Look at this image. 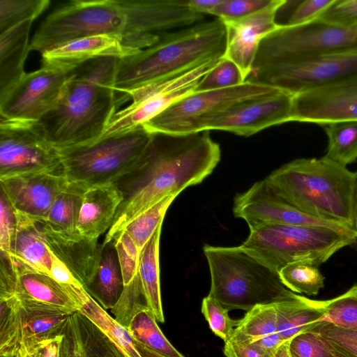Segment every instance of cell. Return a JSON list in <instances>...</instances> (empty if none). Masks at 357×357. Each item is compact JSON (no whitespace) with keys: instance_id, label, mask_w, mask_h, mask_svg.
Here are the masks:
<instances>
[{"instance_id":"obj_3","label":"cell","mask_w":357,"mask_h":357,"mask_svg":"<svg viewBox=\"0 0 357 357\" xmlns=\"http://www.w3.org/2000/svg\"><path fill=\"white\" fill-rule=\"evenodd\" d=\"M119 58L105 56L73 70L54 107L35 130L57 149L98 139L120 105L114 89Z\"/></svg>"},{"instance_id":"obj_12","label":"cell","mask_w":357,"mask_h":357,"mask_svg":"<svg viewBox=\"0 0 357 357\" xmlns=\"http://www.w3.org/2000/svg\"><path fill=\"white\" fill-rule=\"evenodd\" d=\"M220 59L208 60L185 73L128 93L123 98V102L131 100V103L112 116L100 137L126 132L144 125L178 100L195 91L204 76Z\"/></svg>"},{"instance_id":"obj_39","label":"cell","mask_w":357,"mask_h":357,"mask_svg":"<svg viewBox=\"0 0 357 357\" xmlns=\"http://www.w3.org/2000/svg\"><path fill=\"white\" fill-rule=\"evenodd\" d=\"M306 331L319 335L336 357H357V330L321 321Z\"/></svg>"},{"instance_id":"obj_22","label":"cell","mask_w":357,"mask_h":357,"mask_svg":"<svg viewBox=\"0 0 357 357\" xmlns=\"http://www.w3.org/2000/svg\"><path fill=\"white\" fill-rule=\"evenodd\" d=\"M60 357H126L80 311L72 314L62 333Z\"/></svg>"},{"instance_id":"obj_37","label":"cell","mask_w":357,"mask_h":357,"mask_svg":"<svg viewBox=\"0 0 357 357\" xmlns=\"http://www.w3.org/2000/svg\"><path fill=\"white\" fill-rule=\"evenodd\" d=\"M178 195H169L160 200L137 216L123 229L132 238L139 253L158 227L162 225L168 208Z\"/></svg>"},{"instance_id":"obj_44","label":"cell","mask_w":357,"mask_h":357,"mask_svg":"<svg viewBox=\"0 0 357 357\" xmlns=\"http://www.w3.org/2000/svg\"><path fill=\"white\" fill-rule=\"evenodd\" d=\"M201 310L212 332L225 342L228 341L239 320L230 318L229 310L208 295L203 298Z\"/></svg>"},{"instance_id":"obj_29","label":"cell","mask_w":357,"mask_h":357,"mask_svg":"<svg viewBox=\"0 0 357 357\" xmlns=\"http://www.w3.org/2000/svg\"><path fill=\"white\" fill-rule=\"evenodd\" d=\"M274 306L278 331L282 342L305 332L314 324L323 321L325 317V310L320 301L296 294L292 298L275 303Z\"/></svg>"},{"instance_id":"obj_2","label":"cell","mask_w":357,"mask_h":357,"mask_svg":"<svg viewBox=\"0 0 357 357\" xmlns=\"http://www.w3.org/2000/svg\"><path fill=\"white\" fill-rule=\"evenodd\" d=\"M204 15L183 0H73L52 10L31 39L41 54L67 42L95 35L146 38L192 26Z\"/></svg>"},{"instance_id":"obj_10","label":"cell","mask_w":357,"mask_h":357,"mask_svg":"<svg viewBox=\"0 0 357 357\" xmlns=\"http://www.w3.org/2000/svg\"><path fill=\"white\" fill-rule=\"evenodd\" d=\"M354 79H357V47L254 67L246 81L296 95Z\"/></svg>"},{"instance_id":"obj_58","label":"cell","mask_w":357,"mask_h":357,"mask_svg":"<svg viewBox=\"0 0 357 357\" xmlns=\"http://www.w3.org/2000/svg\"><path fill=\"white\" fill-rule=\"evenodd\" d=\"M0 357H22V351H19L18 352L7 354V355H0Z\"/></svg>"},{"instance_id":"obj_11","label":"cell","mask_w":357,"mask_h":357,"mask_svg":"<svg viewBox=\"0 0 357 357\" xmlns=\"http://www.w3.org/2000/svg\"><path fill=\"white\" fill-rule=\"evenodd\" d=\"M355 47H357V31L319 18L296 26L280 24L260 43L252 68Z\"/></svg>"},{"instance_id":"obj_14","label":"cell","mask_w":357,"mask_h":357,"mask_svg":"<svg viewBox=\"0 0 357 357\" xmlns=\"http://www.w3.org/2000/svg\"><path fill=\"white\" fill-rule=\"evenodd\" d=\"M70 73L43 67L26 73L0 98V117L27 122L38 121L54 107Z\"/></svg>"},{"instance_id":"obj_36","label":"cell","mask_w":357,"mask_h":357,"mask_svg":"<svg viewBox=\"0 0 357 357\" xmlns=\"http://www.w3.org/2000/svg\"><path fill=\"white\" fill-rule=\"evenodd\" d=\"M279 275L284 286L294 293L314 296L324 286L319 266L307 262L289 264L279 271Z\"/></svg>"},{"instance_id":"obj_24","label":"cell","mask_w":357,"mask_h":357,"mask_svg":"<svg viewBox=\"0 0 357 357\" xmlns=\"http://www.w3.org/2000/svg\"><path fill=\"white\" fill-rule=\"evenodd\" d=\"M123 197L116 184L90 188L85 190L77 222V231L98 239L111 227Z\"/></svg>"},{"instance_id":"obj_50","label":"cell","mask_w":357,"mask_h":357,"mask_svg":"<svg viewBox=\"0 0 357 357\" xmlns=\"http://www.w3.org/2000/svg\"><path fill=\"white\" fill-rule=\"evenodd\" d=\"M333 1L334 0L298 1L284 25L296 26L312 21L317 18Z\"/></svg>"},{"instance_id":"obj_31","label":"cell","mask_w":357,"mask_h":357,"mask_svg":"<svg viewBox=\"0 0 357 357\" xmlns=\"http://www.w3.org/2000/svg\"><path fill=\"white\" fill-rule=\"evenodd\" d=\"M162 225L147 242L139 256L138 274L151 310L157 321L165 322L160 287L159 245Z\"/></svg>"},{"instance_id":"obj_53","label":"cell","mask_w":357,"mask_h":357,"mask_svg":"<svg viewBox=\"0 0 357 357\" xmlns=\"http://www.w3.org/2000/svg\"><path fill=\"white\" fill-rule=\"evenodd\" d=\"M62 335L41 342L26 351L29 357H60Z\"/></svg>"},{"instance_id":"obj_20","label":"cell","mask_w":357,"mask_h":357,"mask_svg":"<svg viewBox=\"0 0 357 357\" xmlns=\"http://www.w3.org/2000/svg\"><path fill=\"white\" fill-rule=\"evenodd\" d=\"M1 192L15 212L39 222L68 185L60 173H38L1 179Z\"/></svg>"},{"instance_id":"obj_9","label":"cell","mask_w":357,"mask_h":357,"mask_svg":"<svg viewBox=\"0 0 357 357\" xmlns=\"http://www.w3.org/2000/svg\"><path fill=\"white\" fill-rule=\"evenodd\" d=\"M282 91L247 81L225 89L195 91L143 126L150 132L189 135L202 132L208 122L231 106L272 96Z\"/></svg>"},{"instance_id":"obj_48","label":"cell","mask_w":357,"mask_h":357,"mask_svg":"<svg viewBox=\"0 0 357 357\" xmlns=\"http://www.w3.org/2000/svg\"><path fill=\"white\" fill-rule=\"evenodd\" d=\"M317 18L349 30L357 31V0H334Z\"/></svg>"},{"instance_id":"obj_1","label":"cell","mask_w":357,"mask_h":357,"mask_svg":"<svg viewBox=\"0 0 357 357\" xmlns=\"http://www.w3.org/2000/svg\"><path fill=\"white\" fill-rule=\"evenodd\" d=\"M220 158V145L208 130L189 135L151 132L138 167L116 183L123 199L102 245L113 242L127 225L160 200L202 183Z\"/></svg>"},{"instance_id":"obj_54","label":"cell","mask_w":357,"mask_h":357,"mask_svg":"<svg viewBox=\"0 0 357 357\" xmlns=\"http://www.w3.org/2000/svg\"><path fill=\"white\" fill-rule=\"evenodd\" d=\"M222 0H190L186 1L188 6L200 14H208Z\"/></svg>"},{"instance_id":"obj_45","label":"cell","mask_w":357,"mask_h":357,"mask_svg":"<svg viewBox=\"0 0 357 357\" xmlns=\"http://www.w3.org/2000/svg\"><path fill=\"white\" fill-rule=\"evenodd\" d=\"M116 251L124 286L129 284L138 273L140 253L130 236L121 231L113 241Z\"/></svg>"},{"instance_id":"obj_6","label":"cell","mask_w":357,"mask_h":357,"mask_svg":"<svg viewBox=\"0 0 357 357\" xmlns=\"http://www.w3.org/2000/svg\"><path fill=\"white\" fill-rule=\"evenodd\" d=\"M203 252L211 274L208 296L229 311H248L258 305L275 304L295 293L282 283L279 273L241 245H205Z\"/></svg>"},{"instance_id":"obj_19","label":"cell","mask_w":357,"mask_h":357,"mask_svg":"<svg viewBox=\"0 0 357 357\" xmlns=\"http://www.w3.org/2000/svg\"><path fill=\"white\" fill-rule=\"evenodd\" d=\"M287 2L272 0L264 8L245 17L225 22L227 32L224 56L241 70L245 82L249 76L263 39L280 26L276 15Z\"/></svg>"},{"instance_id":"obj_34","label":"cell","mask_w":357,"mask_h":357,"mask_svg":"<svg viewBox=\"0 0 357 357\" xmlns=\"http://www.w3.org/2000/svg\"><path fill=\"white\" fill-rule=\"evenodd\" d=\"M126 329L135 340L165 357H185L162 333L150 308L137 312Z\"/></svg>"},{"instance_id":"obj_28","label":"cell","mask_w":357,"mask_h":357,"mask_svg":"<svg viewBox=\"0 0 357 357\" xmlns=\"http://www.w3.org/2000/svg\"><path fill=\"white\" fill-rule=\"evenodd\" d=\"M33 21L22 22L0 34V98L26 73L24 65L30 51Z\"/></svg>"},{"instance_id":"obj_13","label":"cell","mask_w":357,"mask_h":357,"mask_svg":"<svg viewBox=\"0 0 357 357\" xmlns=\"http://www.w3.org/2000/svg\"><path fill=\"white\" fill-rule=\"evenodd\" d=\"M60 172L59 150L38 133L33 122L0 117V180Z\"/></svg>"},{"instance_id":"obj_30","label":"cell","mask_w":357,"mask_h":357,"mask_svg":"<svg viewBox=\"0 0 357 357\" xmlns=\"http://www.w3.org/2000/svg\"><path fill=\"white\" fill-rule=\"evenodd\" d=\"M102 248L96 274L85 289L106 310L116 305L123 292L124 283L114 245L110 243Z\"/></svg>"},{"instance_id":"obj_52","label":"cell","mask_w":357,"mask_h":357,"mask_svg":"<svg viewBox=\"0 0 357 357\" xmlns=\"http://www.w3.org/2000/svg\"><path fill=\"white\" fill-rule=\"evenodd\" d=\"M223 351L226 357H268L254 344L231 339L225 342Z\"/></svg>"},{"instance_id":"obj_41","label":"cell","mask_w":357,"mask_h":357,"mask_svg":"<svg viewBox=\"0 0 357 357\" xmlns=\"http://www.w3.org/2000/svg\"><path fill=\"white\" fill-rule=\"evenodd\" d=\"M320 303L325 310L323 321L357 330V284L334 298Z\"/></svg>"},{"instance_id":"obj_49","label":"cell","mask_w":357,"mask_h":357,"mask_svg":"<svg viewBox=\"0 0 357 357\" xmlns=\"http://www.w3.org/2000/svg\"><path fill=\"white\" fill-rule=\"evenodd\" d=\"M16 227L15 211L1 192L0 202V250L1 256L10 260L11 245L14 238Z\"/></svg>"},{"instance_id":"obj_59","label":"cell","mask_w":357,"mask_h":357,"mask_svg":"<svg viewBox=\"0 0 357 357\" xmlns=\"http://www.w3.org/2000/svg\"><path fill=\"white\" fill-rule=\"evenodd\" d=\"M21 351H22V357H29L28 352L25 349H21Z\"/></svg>"},{"instance_id":"obj_26","label":"cell","mask_w":357,"mask_h":357,"mask_svg":"<svg viewBox=\"0 0 357 357\" xmlns=\"http://www.w3.org/2000/svg\"><path fill=\"white\" fill-rule=\"evenodd\" d=\"M13 271L15 275L13 295L19 300L45 305L70 313L82 308V305L71 292L50 275L32 271Z\"/></svg>"},{"instance_id":"obj_32","label":"cell","mask_w":357,"mask_h":357,"mask_svg":"<svg viewBox=\"0 0 357 357\" xmlns=\"http://www.w3.org/2000/svg\"><path fill=\"white\" fill-rule=\"evenodd\" d=\"M85 190L68 183L56 197L45 218L39 223L64 234L77 231V222Z\"/></svg>"},{"instance_id":"obj_55","label":"cell","mask_w":357,"mask_h":357,"mask_svg":"<svg viewBox=\"0 0 357 357\" xmlns=\"http://www.w3.org/2000/svg\"><path fill=\"white\" fill-rule=\"evenodd\" d=\"M136 349L142 357H165L134 340Z\"/></svg>"},{"instance_id":"obj_33","label":"cell","mask_w":357,"mask_h":357,"mask_svg":"<svg viewBox=\"0 0 357 357\" xmlns=\"http://www.w3.org/2000/svg\"><path fill=\"white\" fill-rule=\"evenodd\" d=\"M79 311L91 320L126 357H142L128 331L89 294L82 301Z\"/></svg>"},{"instance_id":"obj_16","label":"cell","mask_w":357,"mask_h":357,"mask_svg":"<svg viewBox=\"0 0 357 357\" xmlns=\"http://www.w3.org/2000/svg\"><path fill=\"white\" fill-rule=\"evenodd\" d=\"M159 38L130 39L114 35H95L77 38L41 54V67L69 73L84 63L105 56L123 58L146 48Z\"/></svg>"},{"instance_id":"obj_15","label":"cell","mask_w":357,"mask_h":357,"mask_svg":"<svg viewBox=\"0 0 357 357\" xmlns=\"http://www.w3.org/2000/svg\"><path fill=\"white\" fill-rule=\"evenodd\" d=\"M232 209L234 216L243 219L250 229L265 225L349 227L298 210L278 196L265 178L255 183L248 190L237 194Z\"/></svg>"},{"instance_id":"obj_43","label":"cell","mask_w":357,"mask_h":357,"mask_svg":"<svg viewBox=\"0 0 357 357\" xmlns=\"http://www.w3.org/2000/svg\"><path fill=\"white\" fill-rule=\"evenodd\" d=\"M244 82L243 74L237 65L223 56L204 76L195 91L225 89Z\"/></svg>"},{"instance_id":"obj_8","label":"cell","mask_w":357,"mask_h":357,"mask_svg":"<svg viewBox=\"0 0 357 357\" xmlns=\"http://www.w3.org/2000/svg\"><path fill=\"white\" fill-rule=\"evenodd\" d=\"M151 132L144 126L73 147L58 149L68 182L84 190L116 184L138 167Z\"/></svg>"},{"instance_id":"obj_57","label":"cell","mask_w":357,"mask_h":357,"mask_svg":"<svg viewBox=\"0 0 357 357\" xmlns=\"http://www.w3.org/2000/svg\"><path fill=\"white\" fill-rule=\"evenodd\" d=\"M353 218H354V227L357 231V190L355 197L354 211H353Z\"/></svg>"},{"instance_id":"obj_25","label":"cell","mask_w":357,"mask_h":357,"mask_svg":"<svg viewBox=\"0 0 357 357\" xmlns=\"http://www.w3.org/2000/svg\"><path fill=\"white\" fill-rule=\"evenodd\" d=\"M19 301L20 348L26 351L41 342L62 335L69 317L73 314L34 302Z\"/></svg>"},{"instance_id":"obj_46","label":"cell","mask_w":357,"mask_h":357,"mask_svg":"<svg viewBox=\"0 0 357 357\" xmlns=\"http://www.w3.org/2000/svg\"><path fill=\"white\" fill-rule=\"evenodd\" d=\"M272 0H222L209 13L222 22L239 20L270 4Z\"/></svg>"},{"instance_id":"obj_7","label":"cell","mask_w":357,"mask_h":357,"mask_svg":"<svg viewBox=\"0 0 357 357\" xmlns=\"http://www.w3.org/2000/svg\"><path fill=\"white\" fill-rule=\"evenodd\" d=\"M356 241L357 231L351 227L265 225L250 229L249 236L241 246L279 273L294 262L319 266Z\"/></svg>"},{"instance_id":"obj_56","label":"cell","mask_w":357,"mask_h":357,"mask_svg":"<svg viewBox=\"0 0 357 357\" xmlns=\"http://www.w3.org/2000/svg\"><path fill=\"white\" fill-rule=\"evenodd\" d=\"M289 345V341L282 342L276 349L273 357H291Z\"/></svg>"},{"instance_id":"obj_51","label":"cell","mask_w":357,"mask_h":357,"mask_svg":"<svg viewBox=\"0 0 357 357\" xmlns=\"http://www.w3.org/2000/svg\"><path fill=\"white\" fill-rule=\"evenodd\" d=\"M51 255L52 264L50 275L56 282L66 287L76 299L78 293L84 289V286L61 261L52 252Z\"/></svg>"},{"instance_id":"obj_27","label":"cell","mask_w":357,"mask_h":357,"mask_svg":"<svg viewBox=\"0 0 357 357\" xmlns=\"http://www.w3.org/2000/svg\"><path fill=\"white\" fill-rule=\"evenodd\" d=\"M230 339L254 344L268 357H273L282 343L274 304L258 305L247 311L239 319Z\"/></svg>"},{"instance_id":"obj_4","label":"cell","mask_w":357,"mask_h":357,"mask_svg":"<svg viewBox=\"0 0 357 357\" xmlns=\"http://www.w3.org/2000/svg\"><path fill=\"white\" fill-rule=\"evenodd\" d=\"M227 40L226 26L219 18L159 33L151 45L119 59L114 89L122 94L119 101L123 103V98L139 88L223 57Z\"/></svg>"},{"instance_id":"obj_38","label":"cell","mask_w":357,"mask_h":357,"mask_svg":"<svg viewBox=\"0 0 357 357\" xmlns=\"http://www.w3.org/2000/svg\"><path fill=\"white\" fill-rule=\"evenodd\" d=\"M20 303L12 295L0 298V355L20 351Z\"/></svg>"},{"instance_id":"obj_47","label":"cell","mask_w":357,"mask_h":357,"mask_svg":"<svg viewBox=\"0 0 357 357\" xmlns=\"http://www.w3.org/2000/svg\"><path fill=\"white\" fill-rule=\"evenodd\" d=\"M291 357H336L321 337L311 331H305L289 341Z\"/></svg>"},{"instance_id":"obj_17","label":"cell","mask_w":357,"mask_h":357,"mask_svg":"<svg viewBox=\"0 0 357 357\" xmlns=\"http://www.w3.org/2000/svg\"><path fill=\"white\" fill-rule=\"evenodd\" d=\"M357 121V79L336 82L294 96L291 121L323 126Z\"/></svg>"},{"instance_id":"obj_21","label":"cell","mask_w":357,"mask_h":357,"mask_svg":"<svg viewBox=\"0 0 357 357\" xmlns=\"http://www.w3.org/2000/svg\"><path fill=\"white\" fill-rule=\"evenodd\" d=\"M39 225L50 251L68 267L85 289L98 271L102 245L98 243V239L87 238L79 232L64 234L44 224Z\"/></svg>"},{"instance_id":"obj_35","label":"cell","mask_w":357,"mask_h":357,"mask_svg":"<svg viewBox=\"0 0 357 357\" xmlns=\"http://www.w3.org/2000/svg\"><path fill=\"white\" fill-rule=\"evenodd\" d=\"M328 137L325 157L347 166L357 160V121L321 126Z\"/></svg>"},{"instance_id":"obj_40","label":"cell","mask_w":357,"mask_h":357,"mask_svg":"<svg viewBox=\"0 0 357 357\" xmlns=\"http://www.w3.org/2000/svg\"><path fill=\"white\" fill-rule=\"evenodd\" d=\"M50 3L49 0H0V34L22 22L33 21Z\"/></svg>"},{"instance_id":"obj_18","label":"cell","mask_w":357,"mask_h":357,"mask_svg":"<svg viewBox=\"0 0 357 357\" xmlns=\"http://www.w3.org/2000/svg\"><path fill=\"white\" fill-rule=\"evenodd\" d=\"M293 94L282 91L272 96L237 103L213 118L205 130H223L249 137L291 121Z\"/></svg>"},{"instance_id":"obj_5","label":"cell","mask_w":357,"mask_h":357,"mask_svg":"<svg viewBox=\"0 0 357 357\" xmlns=\"http://www.w3.org/2000/svg\"><path fill=\"white\" fill-rule=\"evenodd\" d=\"M265 179L278 196L298 210L354 228L357 172L325 156L298 158Z\"/></svg>"},{"instance_id":"obj_23","label":"cell","mask_w":357,"mask_h":357,"mask_svg":"<svg viewBox=\"0 0 357 357\" xmlns=\"http://www.w3.org/2000/svg\"><path fill=\"white\" fill-rule=\"evenodd\" d=\"M15 213L16 227L9 261L12 268L50 275L52 255L39 223L20 213Z\"/></svg>"},{"instance_id":"obj_42","label":"cell","mask_w":357,"mask_h":357,"mask_svg":"<svg viewBox=\"0 0 357 357\" xmlns=\"http://www.w3.org/2000/svg\"><path fill=\"white\" fill-rule=\"evenodd\" d=\"M149 308L139 274L124 286L116 305L111 309L114 318L126 328L132 317L139 311Z\"/></svg>"}]
</instances>
